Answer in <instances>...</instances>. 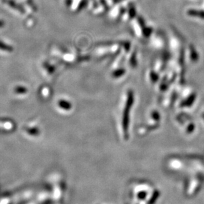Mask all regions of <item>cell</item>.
<instances>
[{
	"mask_svg": "<svg viewBox=\"0 0 204 204\" xmlns=\"http://www.w3.org/2000/svg\"><path fill=\"white\" fill-rule=\"evenodd\" d=\"M188 14L190 16L199 17V18L204 19V11L190 10L188 11Z\"/></svg>",
	"mask_w": 204,
	"mask_h": 204,
	"instance_id": "cell-1",
	"label": "cell"
},
{
	"mask_svg": "<svg viewBox=\"0 0 204 204\" xmlns=\"http://www.w3.org/2000/svg\"><path fill=\"white\" fill-rule=\"evenodd\" d=\"M59 105L60 108H63L65 110H69L71 108H72V105H71L68 101H65V100H60L59 101Z\"/></svg>",
	"mask_w": 204,
	"mask_h": 204,
	"instance_id": "cell-2",
	"label": "cell"
},
{
	"mask_svg": "<svg viewBox=\"0 0 204 204\" xmlns=\"http://www.w3.org/2000/svg\"><path fill=\"white\" fill-rule=\"evenodd\" d=\"M6 3L7 4H9V5H10L11 7L15 9V10H19L22 13H24V9H23L21 7H20L19 5H17V4L15 2L11 1V0H7V1L6 2Z\"/></svg>",
	"mask_w": 204,
	"mask_h": 204,
	"instance_id": "cell-3",
	"label": "cell"
},
{
	"mask_svg": "<svg viewBox=\"0 0 204 204\" xmlns=\"http://www.w3.org/2000/svg\"><path fill=\"white\" fill-rule=\"evenodd\" d=\"M0 49L4 51L11 52V51H13V48L10 45H6V44L4 43L3 42L0 41Z\"/></svg>",
	"mask_w": 204,
	"mask_h": 204,
	"instance_id": "cell-4",
	"label": "cell"
},
{
	"mask_svg": "<svg viewBox=\"0 0 204 204\" xmlns=\"http://www.w3.org/2000/svg\"><path fill=\"white\" fill-rule=\"evenodd\" d=\"M15 92L17 93V94H25V93L27 92V90L26 89V88L25 87H22V86H17L15 89Z\"/></svg>",
	"mask_w": 204,
	"mask_h": 204,
	"instance_id": "cell-5",
	"label": "cell"
},
{
	"mask_svg": "<svg viewBox=\"0 0 204 204\" xmlns=\"http://www.w3.org/2000/svg\"><path fill=\"white\" fill-rule=\"evenodd\" d=\"M136 14V12H135V8L134 7V6H130V9H129V16L131 18H133V17H134V16H135Z\"/></svg>",
	"mask_w": 204,
	"mask_h": 204,
	"instance_id": "cell-6",
	"label": "cell"
},
{
	"mask_svg": "<svg viewBox=\"0 0 204 204\" xmlns=\"http://www.w3.org/2000/svg\"><path fill=\"white\" fill-rule=\"evenodd\" d=\"M87 3V1L86 0H82V1L80 2V3L79 4V7H78V10H81L83 7H84L86 6Z\"/></svg>",
	"mask_w": 204,
	"mask_h": 204,
	"instance_id": "cell-7",
	"label": "cell"
},
{
	"mask_svg": "<svg viewBox=\"0 0 204 204\" xmlns=\"http://www.w3.org/2000/svg\"><path fill=\"white\" fill-rule=\"evenodd\" d=\"M4 25H5V23H4V21L0 20V28L2 27H3Z\"/></svg>",
	"mask_w": 204,
	"mask_h": 204,
	"instance_id": "cell-8",
	"label": "cell"
}]
</instances>
